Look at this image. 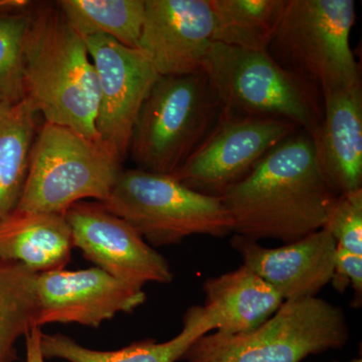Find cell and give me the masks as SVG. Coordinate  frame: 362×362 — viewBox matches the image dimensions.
Segmentation results:
<instances>
[{"label": "cell", "instance_id": "7a4b0ae2", "mask_svg": "<svg viewBox=\"0 0 362 362\" xmlns=\"http://www.w3.org/2000/svg\"><path fill=\"white\" fill-rule=\"evenodd\" d=\"M25 88L45 122L63 126L99 143V89L85 40L58 4L30 11L25 42Z\"/></svg>", "mask_w": 362, "mask_h": 362}, {"label": "cell", "instance_id": "4316f807", "mask_svg": "<svg viewBox=\"0 0 362 362\" xmlns=\"http://www.w3.org/2000/svg\"><path fill=\"white\" fill-rule=\"evenodd\" d=\"M30 6V1L26 0H0V11L7 9L25 8Z\"/></svg>", "mask_w": 362, "mask_h": 362}, {"label": "cell", "instance_id": "5b68a950", "mask_svg": "<svg viewBox=\"0 0 362 362\" xmlns=\"http://www.w3.org/2000/svg\"><path fill=\"white\" fill-rule=\"evenodd\" d=\"M221 112L204 71L160 76L136 119L128 154L137 168L173 175L211 133Z\"/></svg>", "mask_w": 362, "mask_h": 362}, {"label": "cell", "instance_id": "9a60e30c", "mask_svg": "<svg viewBox=\"0 0 362 362\" xmlns=\"http://www.w3.org/2000/svg\"><path fill=\"white\" fill-rule=\"evenodd\" d=\"M323 105L312 137L323 175L337 195L362 189V86L327 93Z\"/></svg>", "mask_w": 362, "mask_h": 362}, {"label": "cell", "instance_id": "7c38bea8", "mask_svg": "<svg viewBox=\"0 0 362 362\" xmlns=\"http://www.w3.org/2000/svg\"><path fill=\"white\" fill-rule=\"evenodd\" d=\"M35 292L37 327L78 323L97 328L116 314L130 313L146 300L141 286L119 280L98 267L37 274Z\"/></svg>", "mask_w": 362, "mask_h": 362}, {"label": "cell", "instance_id": "8992f818", "mask_svg": "<svg viewBox=\"0 0 362 362\" xmlns=\"http://www.w3.org/2000/svg\"><path fill=\"white\" fill-rule=\"evenodd\" d=\"M349 326L340 307L318 297L285 301L268 320L249 332L202 335L185 362H302L312 354L342 349Z\"/></svg>", "mask_w": 362, "mask_h": 362}, {"label": "cell", "instance_id": "277c9868", "mask_svg": "<svg viewBox=\"0 0 362 362\" xmlns=\"http://www.w3.org/2000/svg\"><path fill=\"white\" fill-rule=\"evenodd\" d=\"M354 0H286L266 52L321 94L361 85L350 47Z\"/></svg>", "mask_w": 362, "mask_h": 362}, {"label": "cell", "instance_id": "ba28073f", "mask_svg": "<svg viewBox=\"0 0 362 362\" xmlns=\"http://www.w3.org/2000/svg\"><path fill=\"white\" fill-rule=\"evenodd\" d=\"M121 170L122 164L99 143L45 122L35 136L25 188L14 211L65 214L84 199L103 202Z\"/></svg>", "mask_w": 362, "mask_h": 362}, {"label": "cell", "instance_id": "5bb4252c", "mask_svg": "<svg viewBox=\"0 0 362 362\" xmlns=\"http://www.w3.org/2000/svg\"><path fill=\"white\" fill-rule=\"evenodd\" d=\"M230 246L284 301L317 297L332 278L337 243L325 228L274 249L239 235Z\"/></svg>", "mask_w": 362, "mask_h": 362}, {"label": "cell", "instance_id": "d6986e66", "mask_svg": "<svg viewBox=\"0 0 362 362\" xmlns=\"http://www.w3.org/2000/svg\"><path fill=\"white\" fill-rule=\"evenodd\" d=\"M37 114L25 98L0 115V221L14 211L23 194L37 133Z\"/></svg>", "mask_w": 362, "mask_h": 362}, {"label": "cell", "instance_id": "484cf974", "mask_svg": "<svg viewBox=\"0 0 362 362\" xmlns=\"http://www.w3.org/2000/svg\"><path fill=\"white\" fill-rule=\"evenodd\" d=\"M42 333L40 327H33L26 333L25 362H45V357L42 356V349H40Z\"/></svg>", "mask_w": 362, "mask_h": 362}, {"label": "cell", "instance_id": "ac0fdd59", "mask_svg": "<svg viewBox=\"0 0 362 362\" xmlns=\"http://www.w3.org/2000/svg\"><path fill=\"white\" fill-rule=\"evenodd\" d=\"M213 331L202 306L190 307L183 317L182 330L165 342L146 339L113 351L87 349L62 333H42L40 349L45 359L69 362H176L181 361L195 340Z\"/></svg>", "mask_w": 362, "mask_h": 362}, {"label": "cell", "instance_id": "8fae6325", "mask_svg": "<svg viewBox=\"0 0 362 362\" xmlns=\"http://www.w3.org/2000/svg\"><path fill=\"white\" fill-rule=\"evenodd\" d=\"M64 216L74 247L109 275L141 287L149 282L166 284L173 280L166 259L102 202H77Z\"/></svg>", "mask_w": 362, "mask_h": 362}, {"label": "cell", "instance_id": "e0dca14e", "mask_svg": "<svg viewBox=\"0 0 362 362\" xmlns=\"http://www.w3.org/2000/svg\"><path fill=\"white\" fill-rule=\"evenodd\" d=\"M73 247L64 214L14 211L0 221V262L20 264L35 274L63 270Z\"/></svg>", "mask_w": 362, "mask_h": 362}, {"label": "cell", "instance_id": "52a82bcc", "mask_svg": "<svg viewBox=\"0 0 362 362\" xmlns=\"http://www.w3.org/2000/svg\"><path fill=\"white\" fill-rule=\"evenodd\" d=\"M102 204L149 246L180 244L194 235L223 238L233 233L221 197L194 192L171 175L139 168L122 169Z\"/></svg>", "mask_w": 362, "mask_h": 362}, {"label": "cell", "instance_id": "d4e9b609", "mask_svg": "<svg viewBox=\"0 0 362 362\" xmlns=\"http://www.w3.org/2000/svg\"><path fill=\"white\" fill-rule=\"evenodd\" d=\"M333 288L344 293L351 287L354 297L352 306L358 308L362 303V255L346 251L337 247L334 269L330 281Z\"/></svg>", "mask_w": 362, "mask_h": 362}, {"label": "cell", "instance_id": "7402d4cb", "mask_svg": "<svg viewBox=\"0 0 362 362\" xmlns=\"http://www.w3.org/2000/svg\"><path fill=\"white\" fill-rule=\"evenodd\" d=\"M37 274L0 262V362H13L18 338L35 326Z\"/></svg>", "mask_w": 362, "mask_h": 362}, {"label": "cell", "instance_id": "2e32d148", "mask_svg": "<svg viewBox=\"0 0 362 362\" xmlns=\"http://www.w3.org/2000/svg\"><path fill=\"white\" fill-rule=\"evenodd\" d=\"M202 289V307L213 330L223 334H240L255 329L285 302L272 286L244 265L207 279Z\"/></svg>", "mask_w": 362, "mask_h": 362}, {"label": "cell", "instance_id": "30bf717a", "mask_svg": "<svg viewBox=\"0 0 362 362\" xmlns=\"http://www.w3.org/2000/svg\"><path fill=\"white\" fill-rule=\"evenodd\" d=\"M99 89L96 130L100 144L121 164L129 152L136 119L160 76L139 49L104 35L84 39Z\"/></svg>", "mask_w": 362, "mask_h": 362}, {"label": "cell", "instance_id": "ffe728a7", "mask_svg": "<svg viewBox=\"0 0 362 362\" xmlns=\"http://www.w3.org/2000/svg\"><path fill=\"white\" fill-rule=\"evenodd\" d=\"M214 14L213 42L266 51L286 0H209Z\"/></svg>", "mask_w": 362, "mask_h": 362}, {"label": "cell", "instance_id": "3957f363", "mask_svg": "<svg viewBox=\"0 0 362 362\" xmlns=\"http://www.w3.org/2000/svg\"><path fill=\"white\" fill-rule=\"evenodd\" d=\"M202 71L228 113L283 119L312 137L322 124L320 90L286 71L266 51L213 42Z\"/></svg>", "mask_w": 362, "mask_h": 362}, {"label": "cell", "instance_id": "6da1fadb", "mask_svg": "<svg viewBox=\"0 0 362 362\" xmlns=\"http://www.w3.org/2000/svg\"><path fill=\"white\" fill-rule=\"evenodd\" d=\"M337 197L323 175L313 138L299 130L221 199L235 235L288 244L323 228Z\"/></svg>", "mask_w": 362, "mask_h": 362}, {"label": "cell", "instance_id": "83f0119b", "mask_svg": "<svg viewBox=\"0 0 362 362\" xmlns=\"http://www.w3.org/2000/svg\"><path fill=\"white\" fill-rule=\"evenodd\" d=\"M8 107V105H6L0 102V115H1V114L4 113V112L6 111Z\"/></svg>", "mask_w": 362, "mask_h": 362}, {"label": "cell", "instance_id": "9c48e42d", "mask_svg": "<svg viewBox=\"0 0 362 362\" xmlns=\"http://www.w3.org/2000/svg\"><path fill=\"white\" fill-rule=\"evenodd\" d=\"M301 130L283 119L233 115L218 122L173 177L199 194L221 197L279 143Z\"/></svg>", "mask_w": 362, "mask_h": 362}, {"label": "cell", "instance_id": "cb8c5ba5", "mask_svg": "<svg viewBox=\"0 0 362 362\" xmlns=\"http://www.w3.org/2000/svg\"><path fill=\"white\" fill-rule=\"evenodd\" d=\"M323 228L337 247L362 255V189L338 195Z\"/></svg>", "mask_w": 362, "mask_h": 362}, {"label": "cell", "instance_id": "44dd1931", "mask_svg": "<svg viewBox=\"0 0 362 362\" xmlns=\"http://www.w3.org/2000/svg\"><path fill=\"white\" fill-rule=\"evenodd\" d=\"M83 39L104 35L138 49L145 18V0H61L57 2Z\"/></svg>", "mask_w": 362, "mask_h": 362}, {"label": "cell", "instance_id": "603a6c76", "mask_svg": "<svg viewBox=\"0 0 362 362\" xmlns=\"http://www.w3.org/2000/svg\"><path fill=\"white\" fill-rule=\"evenodd\" d=\"M30 9L0 11V102L13 106L25 98V42Z\"/></svg>", "mask_w": 362, "mask_h": 362}, {"label": "cell", "instance_id": "4fadbf2b", "mask_svg": "<svg viewBox=\"0 0 362 362\" xmlns=\"http://www.w3.org/2000/svg\"><path fill=\"white\" fill-rule=\"evenodd\" d=\"M213 35L209 0H145L138 49L159 76L189 75L202 71Z\"/></svg>", "mask_w": 362, "mask_h": 362}, {"label": "cell", "instance_id": "f1b7e54d", "mask_svg": "<svg viewBox=\"0 0 362 362\" xmlns=\"http://www.w3.org/2000/svg\"><path fill=\"white\" fill-rule=\"evenodd\" d=\"M350 362H362L361 359H354V361Z\"/></svg>", "mask_w": 362, "mask_h": 362}]
</instances>
